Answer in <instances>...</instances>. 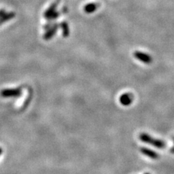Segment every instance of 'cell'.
Listing matches in <instances>:
<instances>
[{
	"mask_svg": "<svg viewBox=\"0 0 174 174\" xmlns=\"http://www.w3.org/2000/svg\"><path fill=\"white\" fill-rule=\"evenodd\" d=\"M60 25H58L57 23H54L53 26L52 28H50L49 29L46 30L45 34H44V39L45 40H49L50 38H52L53 36L55 35L57 31L58 28H59Z\"/></svg>",
	"mask_w": 174,
	"mask_h": 174,
	"instance_id": "5",
	"label": "cell"
},
{
	"mask_svg": "<svg viewBox=\"0 0 174 174\" xmlns=\"http://www.w3.org/2000/svg\"><path fill=\"white\" fill-rule=\"evenodd\" d=\"M15 13H13V12H10V13H6L5 15H3L2 17H0V25L5 23V22H7L10 20L13 19V18H15Z\"/></svg>",
	"mask_w": 174,
	"mask_h": 174,
	"instance_id": "10",
	"label": "cell"
},
{
	"mask_svg": "<svg viewBox=\"0 0 174 174\" xmlns=\"http://www.w3.org/2000/svg\"><path fill=\"white\" fill-rule=\"evenodd\" d=\"M139 139H140V140L143 141V142L152 145V146L157 147V148L163 149L165 147V144L163 141L153 138V137L150 136L146 133H141V134L139 135Z\"/></svg>",
	"mask_w": 174,
	"mask_h": 174,
	"instance_id": "1",
	"label": "cell"
},
{
	"mask_svg": "<svg viewBox=\"0 0 174 174\" xmlns=\"http://www.w3.org/2000/svg\"><path fill=\"white\" fill-rule=\"evenodd\" d=\"M6 13V12L5 10H0V17H2L3 15H5Z\"/></svg>",
	"mask_w": 174,
	"mask_h": 174,
	"instance_id": "13",
	"label": "cell"
},
{
	"mask_svg": "<svg viewBox=\"0 0 174 174\" xmlns=\"http://www.w3.org/2000/svg\"><path fill=\"white\" fill-rule=\"evenodd\" d=\"M99 6H100V5L97 3H95V2L89 3L84 6V10L86 13H88V14L93 13L94 12H95L97 10Z\"/></svg>",
	"mask_w": 174,
	"mask_h": 174,
	"instance_id": "7",
	"label": "cell"
},
{
	"mask_svg": "<svg viewBox=\"0 0 174 174\" xmlns=\"http://www.w3.org/2000/svg\"><path fill=\"white\" fill-rule=\"evenodd\" d=\"M133 56L135 57L136 59L145 64H149L152 62V57L149 55L148 54L144 53V52L136 51L133 53Z\"/></svg>",
	"mask_w": 174,
	"mask_h": 174,
	"instance_id": "2",
	"label": "cell"
},
{
	"mask_svg": "<svg viewBox=\"0 0 174 174\" xmlns=\"http://www.w3.org/2000/svg\"><path fill=\"white\" fill-rule=\"evenodd\" d=\"M59 2H60V0H57L56 2H54L53 4H52V5L49 6V7L48 8V9L46 10L45 12H44V18H47L49 16L51 15L52 14L54 13V12L56 11V8L57 7Z\"/></svg>",
	"mask_w": 174,
	"mask_h": 174,
	"instance_id": "8",
	"label": "cell"
},
{
	"mask_svg": "<svg viewBox=\"0 0 174 174\" xmlns=\"http://www.w3.org/2000/svg\"><path fill=\"white\" fill-rule=\"evenodd\" d=\"M119 101L123 106H129L133 102L132 94H129V93H125V94L121 95Z\"/></svg>",
	"mask_w": 174,
	"mask_h": 174,
	"instance_id": "4",
	"label": "cell"
},
{
	"mask_svg": "<svg viewBox=\"0 0 174 174\" xmlns=\"http://www.w3.org/2000/svg\"><path fill=\"white\" fill-rule=\"evenodd\" d=\"M0 153H1V149H0Z\"/></svg>",
	"mask_w": 174,
	"mask_h": 174,
	"instance_id": "16",
	"label": "cell"
},
{
	"mask_svg": "<svg viewBox=\"0 0 174 174\" xmlns=\"http://www.w3.org/2000/svg\"><path fill=\"white\" fill-rule=\"evenodd\" d=\"M62 13V12H61V11L54 12V13H52L51 15L49 16V17H48L47 18H46V19L48 20V21H53V20H55L58 17H60V15H61Z\"/></svg>",
	"mask_w": 174,
	"mask_h": 174,
	"instance_id": "11",
	"label": "cell"
},
{
	"mask_svg": "<svg viewBox=\"0 0 174 174\" xmlns=\"http://www.w3.org/2000/svg\"><path fill=\"white\" fill-rule=\"evenodd\" d=\"M60 27L61 28L62 32V36L64 37H68L70 34V29H69V26H68V24L66 21H62L60 23Z\"/></svg>",
	"mask_w": 174,
	"mask_h": 174,
	"instance_id": "9",
	"label": "cell"
},
{
	"mask_svg": "<svg viewBox=\"0 0 174 174\" xmlns=\"http://www.w3.org/2000/svg\"><path fill=\"white\" fill-rule=\"evenodd\" d=\"M53 25H54V23H49L46 24V26H44V30H45V31H46V30L49 29L50 28H52V26H53Z\"/></svg>",
	"mask_w": 174,
	"mask_h": 174,
	"instance_id": "12",
	"label": "cell"
},
{
	"mask_svg": "<svg viewBox=\"0 0 174 174\" xmlns=\"http://www.w3.org/2000/svg\"><path fill=\"white\" fill-rule=\"evenodd\" d=\"M145 174H149V173H145Z\"/></svg>",
	"mask_w": 174,
	"mask_h": 174,
	"instance_id": "15",
	"label": "cell"
},
{
	"mask_svg": "<svg viewBox=\"0 0 174 174\" xmlns=\"http://www.w3.org/2000/svg\"><path fill=\"white\" fill-rule=\"evenodd\" d=\"M21 93V89H4L1 92V95L4 97H10L19 96Z\"/></svg>",
	"mask_w": 174,
	"mask_h": 174,
	"instance_id": "3",
	"label": "cell"
},
{
	"mask_svg": "<svg viewBox=\"0 0 174 174\" xmlns=\"http://www.w3.org/2000/svg\"><path fill=\"white\" fill-rule=\"evenodd\" d=\"M140 151H141V152L143 154V155H146V156H147L151 159L156 160V159L159 158L158 154L155 152L151 150V149H149L145 148V147H141Z\"/></svg>",
	"mask_w": 174,
	"mask_h": 174,
	"instance_id": "6",
	"label": "cell"
},
{
	"mask_svg": "<svg viewBox=\"0 0 174 174\" xmlns=\"http://www.w3.org/2000/svg\"><path fill=\"white\" fill-rule=\"evenodd\" d=\"M171 152L172 153H174V146L173 147V148H172L171 149Z\"/></svg>",
	"mask_w": 174,
	"mask_h": 174,
	"instance_id": "14",
	"label": "cell"
}]
</instances>
